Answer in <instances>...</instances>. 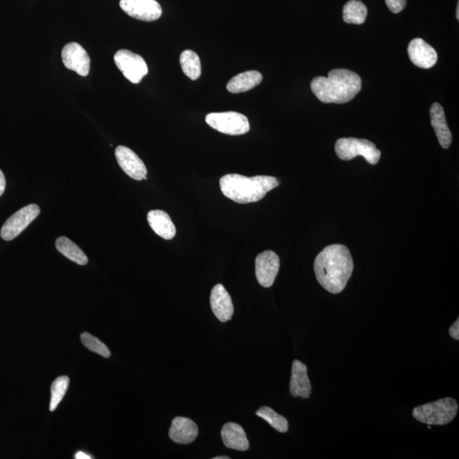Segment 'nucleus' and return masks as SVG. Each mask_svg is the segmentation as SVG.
<instances>
[{
	"label": "nucleus",
	"mask_w": 459,
	"mask_h": 459,
	"mask_svg": "<svg viewBox=\"0 0 459 459\" xmlns=\"http://www.w3.org/2000/svg\"><path fill=\"white\" fill-rule=\"evenodd\" d=\"M256 415L266 421L271 427H273L276 430L280 433H286L289 430V422L286 418L276 412L272 408L269 407H260L256 412Z\"/></svg>",
	"instance_id": "24"
},
{
	"label": "nucleus",
	"mask_w": 459,
	"mask_h": 459,
	"mask_svg": "<svg viewBox=\"0 0 459 459\" xmlns=\"http://www.w3.org/2000/svg\"><path fill=\"white\" fill-rule=\"evenodd\" d=\"M169 435L170 439L178 444H190L197 437L198 428L192 419L176 417L173 419Z\"/></svg>",
	"instance_id": "16"
},
{
	"label": "nucleus",
	"mask_w": 459,
	"mask_h": 459,
	"mask_svg": "<svg viewBox=\"0 0 459 459\" xmlns=\"http://www.w3.org/2000/svg\"><path fill=\"white\" fill-rule=\"evenodd\" d=\"M456 17H457V20L458 21L459 20V2L458 3V6H457Z\"/></svg>",
	"instance_id": "31"
},
{
	"label": "nucleus",
	"mask_w": 459,
	"mask_h": 459,
	"mask_svg": "<svg viewBox=\"0 0 459 459\" xmlns=\"http://www.w3.org/2000/svg\"><path fill=\"white\" fill-rule=\"evenodd\" d=\"M70 379L68 376H61L57 378L52 384L50 392H52V398H50V411L53 412L59 406L62 399L64 398L69 386Z\"/></svg>",
	"instance_id": "25"
},
{
	"label": "nucleus",
	"mask_w": 459,
	"mask_h": 459,
	"mask_svg": "<svg viewBox=\"0 0 459 459\" xmlns=\"http://www.w3.org/2000/svg\"><path fill=\"white\" fill-rule=\"evenodd\" d=\"M147 220L156 234L161 236L162 239L170 240L176 236V227L166 212L162 210H151L147 213Z\"/></svg>",
	"instance_id": "19"
},
{
	"label": "nucleus",
	"mask_w": 459,
	"mask_h": 459,
	"mask_svg": "<svg viewBox=\"0 0 459 459\" xmlns=\"http://www.w3.org/2000/svg\"><path fill=\"white\" fill-rule=\"evenodd\" d=\"M450 336L453 338L455 340H459V319H457V321L451 326L449 329Z\"/></svg>",
	"instance_id": "28"
},
{
	"label": "nucleus",
	"mask_w": 459,
	"mask_h": 459,
	"mask_svg": "<svg viewBox=\"0 0 459 459\" xmlns=\"http://www.w3.org/2000/svg\"><path fill=\"white\" fill-rule=\"evenodd\" d=\"M210 306L218 320L225 322L231 320L234 313L231 296L223 284H216L210 295Z\"/></svg>",
	"instance_id": "14"
},
{
	"label": "nucleus",
	"mask_w": 459,
	"mask_h": 459,
	"mask_svg": "<svg viewBox=\"0 0 459 459\" xmlns=\"http://www.w3.org/2000/svg\"><path fill=\"white\" fill-rule=\"evenodd\" d=\"M368 17V8L359 0H349L343 8V19L349 24H363Z\"/></svg>",
	"instance_id": "22"
},
{
	"label": "nucleus",
	"mask_w": 459,
	"mask_h": 459,
	"mask_svg": "<svg viewBox=\"0 0 459 459\" xmlns=\"http://www.w3.org/2000/svg\"><path fill=\"white\" fill-rule=\"evenodd\" d=\"M310 88L322 103L344 104L351 102L361 91V80L349 70L333 69L328 77H315Z\"/></svg>",
	"instance_id": "2"
},
{
	"label": "nucleus",
	"mask_w": 459,
	"mask_h": 459,
	"mask_svg": "<svg viewBox=\"0 0 459 459\" xmlns=\"http://www.w3.org/2000/svg\"><path fill=\"white\" fill-rule=\"evenodd\" d=\"M221 438L225 446L230 449L247 451L250 449V442L243 427L239 423L229 422L221 430Z\"/></svg>",
	"instance_id": "18"
},
{
	"label": "nucleus",
	"mask_w": 459,
	"mask_h": 459,
	"mask_svg": "<svg viewBox=\"0 0 459 459\" xmlns=\"http://www.w3.org/2000/svg\"><path fill=\"white\" fill-rule=\"evenodd\" d=\"M181 67L186 76L192 80H197L201 76L200 58L193 50H186L180 57Z\"/></svg>",
	"instance_id": "23"
},
{
	"label": "nucleus",
	"mask_w": 459,
	"mask_h": 459,
	"mask_svg": "<svg viewBox=\"0 0 459 459\" xmlns=\"http://www.w3.org/2000/svg\"><path fill=\"white\" fill-rule=\"evenodd\" d=\"M230 458L227 456H220V457H215L213 458V459H229Z\"/></svg>",
	"instance_id": "32"
},
{
	"label": "nucleus",
	"mask_w": 459,
	"mask_h": 459,
	"mask_svg": "<svg viewBox=\"0 0 459 459\" xmlns=\"http://www.w3.org/2000/svg\"><path fill=\"white\" fill-rule=\"evenodd\" d=\"M458 404L456 400L446 398L416 407L412 416L419 422L428 426H446L456 417Z\"/></svg>",
	"instance_id": "4"
},
{
	"label": "nucleus",
	"mask_w": 459,
	"mask_h": 459,
	"mask_svg": "<svg viewBox=\"0 0 459 459\" xmlns=\"http://www.w3.org/2000/svg\"><path fill=\"white\" fill-rule=\"evenodd\" d=\"M119 6L130 17L143 22L157 21L163 13L156 0H120Z\"/></svg>",
	"instance_id": "9"
},
{
	"label": "nucleus",
	"mask_w": 459,
	"mask_h": 459,
	"mask_svg": "<svg viewBox=\"0 0 459 459\" xmlns=\"http://www.w3.org/2000/svg\"><path fill=\"white\" fill-rule=\"evenodd\" d=\"M206 123L225 135H241L248 133L250 124L246 116L236 112H212L206 116Z\"/></svg>",
	"instance_id": "6"
},
{
	"label": "nucleus",
	"mask_w": 459,
	"mask_h": 459,
	"mask_svg": "<svg viewBox=\"0 0 459 459\" xmlns=\"http://www.w3.org/2000/svg\"><path fill=\"white\" fill-rule=\"evenodd\" d=\"M116 67L124 77L133 84H139L149 73L146 62L141 56L128 50H120L115 54Z\"/></svg>",
	"instance_id": "7"
},
{
	"label": "nucleus",
	"mask_w": 459,
	"mask_h": 459,
	"mask_svg": "<svg viewBox=\"0 0 459 459\" xmlns=\"http://www.w3.org/2000/svg\"><path fill=\"white\" fill-rule=\"evenodd\" d=\"M289 390L294 398L308 399L311 395L313 389L307 373V367L301 361L294 360L292 365Z\"/></svg>",
	"instance_id": "15"
},
{
	"label": "nucleus",
	"mask_w": 459,
	"mask_h": 459,
	"mask_svg": "<svg viewBox=\"0 0 459 459\" xmlns=\"http://www.w3.org/2000/svg\"><path fill=\"white\" fill-rule=\"evenodd\" d=\"M280 268L279 257L275 252L267 250L255 259V275L259 283L264 287L273 285Z\"/></svg>",
	"instance_id": "11"
},
{
	"label": "nucleus",
	"mask_w": 459,
	"mask_h": 459,
	"mask_svg": "<svg viewBox=\"0 0 459 459\" xmlns=\"http://www.w3.org/2000/svg\"><path fill=\"white\" fill-rule=\"evenodd\" d=\"M6 186V177L3 176L1 170H0V196H2L3 193H5Z\"/></svg>",
	"instance_id": "29"
},
{
	"label": "nucleus",
	"mask_w": 459,
	"mask_h": 459,
	"mask_svg": "<svg viewBox=\"0 0 459 459\" xmlns=\"http://www.w3.org/2000/svg\"><path fill=\"white\" fill-rule=\"evenodd\" d=\"M263 76L258 71H247L233 77L227 84V91L232 94H239L250 91L262 83Z\"/></svg>",
	"instance_id": "20"
},
{
	"label": "nucleus",
	"mask_w": 459,
	"mask_h": 459,
	"mask_svg": "<svg viewBox=\"0 0 459 459\" xmlns=\"http://www.w3.org/2000/svg\"><path fill=\"white\" fill-rule=\"evenodd\" d=\"M391 13L398 14L402 13L407 5V0H385Z\"/></svg>",
	"instance_id": "27"
},
{
	"label": "nucleus",
	"mask_w": 459,
	"mask_h": 459,
	"mask_svg": "<svg viewBox=\"0 0 459 459\" xmlns=\"http://www.w3.org/2000/svg\"><path fill=\"white\" fill-rule=\"evenodd\" d=\"M65 67L82 77H86L91 69V58L83 46L73 42L66 45L61 52Z\"/></svg>",
	"instance_id": "10"
},
{
	"label": "nucleus",
	"mask_w": 459,
	"mask_h": 459,
	"mask_svg": "<svg viewBox=\"0 0 459 459\" xmlns=\"http://www.w3.org/2000/svg\"><path fill=\"white\" fill-rule=\"evenodd\" d=\"M354 262L349 248L342 244L326 247L314 262L315 274L320 285L337 294L345 289L352 278Z\"/></svg>",
	"instance_id": "1"
},
{
	"label": "nucleus",
	"mask_w": 459,
	"mask_h": 459,
	"mask_svg": "<svg viewBox=\"0 0 459 459\" xmlns=\"http://www.w3.org/2000/svg\"><path fill=\"white\" fill-rule=\"evenodd\" d=\"M56 248L58 251L67 257L68 259L80 266H85L88 263V258L84 251L66 236H61L56 241Z\"/></svg>",
	"instance_id": "21"
},
{
	"label": "nucleus",
	"mask_w": 459,
	"mask_h": 459,
	"mask_svg": "<svg viewBox=\"0 0 459 459\" xmlns=\"http://www.w3.org/2000/svg\"><path fill=\"white\" fill-rule=\"evenodd\" d=\"M119 165L127 176L135 181L146 180L147 170L145 163L135 151L128 147L119 146L115 150Z\"/></svg>",
	"instance_id": "12"
},
{
	"label": "nucleus",
	"mask_w": 459,
	"mask_h": 459,
	"mask_svg": "<svg viewBox=\"0 0 459 459\" xmlns=\"http://www.w3.org/2000/svg\"><path fill=\"white\" fill-rule=\"evenodd\" d=\"M75 458L76 459H91L92 458L91 456H89V455L85 454L83 452H79L76 454Z\"/></svg>",
	"instance_id": "30"
},
{
	"label": "nucleus",
	"mask_w": 459,
	"mask_h": 459,
	"mask_svg": "<svg viewBox=\"0 0 459 459\" xmlns=\"http://www.w3.org/2000/svg\"><path fill=\"white\" fill-rule=\"evenodd\" d=\"M431 126L437 134L439 145L442 149H449L453 136L447 126L444 110L439 103H434L430 108Z\"/></svg>",
	"instance_id": "17"
},
{
	"label": "nucleus",
	"mask_w": 459,
	"mask_h": 459,
	"mask_svg": "<svg viewBox=\"0 0 459 459\" xmlns=\"http://www.w3.org/2000/svg\"><path fill=\"white\" fill-rule=\"evenodd\" d=\"M280 185L278 178L267 176L246 177L229 174L221 177V192L237 204H246L262 200L271 190Z\"/></svg>",
	"instance_id": "3"
},
{
	"label": "nucleus",
	"mask_w": 459,
	"mask_h": 459,
	"mask_svg": "<svg viewBox=\"0 0 459 459\" xmlns=\"http://www.w3.org/2000/svg\"><path fill=\"white\" fill-rule=\"evenodd\" d=\"M40 208L37 204H30L18 210L6 221L1 229L3 240L11 241L15 239L40 216Z\"/></svg>",
	"instance_id": "8"
},
{
	"label": "nucleus",
	"mask_w": 459,
	"mask_h": 459,
	"mask_svg": "<svg viewBox=\"0 0 459 459\" xmlns=\"http://www.w3.org/2000/svg\"><path fill=\"white\" fill-rule=\"evenodd\" d=\"M408 56L415 66L423 69L434 67L438 56L435 50L422 38H414L407 48Z\"/></svg>",
	"instance_id": "13"
},
{
	"label": "nucleus",
	"mask_w": 459,
	"mask_h": 459,
	"mask_svg": "<svg viewBox=\"0 0 459 459\" xmlns=\"http://www.w3.org/2000/svg\"><path fill=\"white\" fill-rule=\"evenodd\" d=\"M336 153L343 161H349L361 156L372 165H376L381 158V151L375 144L368 140L340 138L336 144Z\"/></svg>",
	"instance_id": "5"
},
{
	"label": "nucleus",
	"mask_w": 459,
	"mask_h": 459,
	"mask_svg": "<svg viewBox=\"0 0 459 459\" xmlns=\"http://www.w3.org/2000/svg\"><path fill=\"white\" fill-rule=\"evenodd\" d=\"M81 341L85 347L89 349V351L99 354L100 356H102L105 358H109L111 356V352L109 351L107 346L103 343V342L100 341L99 338L91 336V333H82Z\"/></svg>",
	"instance_id": "26"
}]
</instances>
